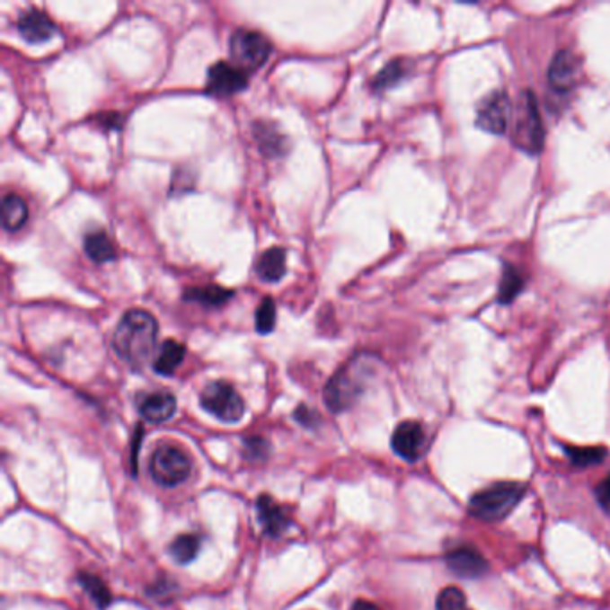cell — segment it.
<instances>
[{
    "instance_id": "cell-4",
    "label": "cell",
    "mask_w": 610,
    "mask_h": 610,
    "mask_svg": "<svg viewBox=\"0 0 610 610\" xmlns=\"http://www.w3.org/2000/svg\"><path fill=\"white\" fill-rule=\"evenodd\" d=\"M367 378V369L358 357L344 366L326 385L324 389V402L333 411H344L353 407L355 402L364 393Z\"/></svg>"
},
{
    "instance_id": "cell-11",
    "label": "cell",
    "mask_w": 610,
    "mask_h": 610,
    "mask_svg": "<svg viewBox=\"0 0 610 610\" xmlns=\"http://www.w3.org/2000/svg\"><path fill=\"white\" fill-rule=\"evenodd\" d=\"M245 86H247V74L231 63L217 61L208 70L206 90L211 95L229 97V95H234L245 90Z\"/></svg>"
},
{
    "instance_id": "cell-3",
    "label": "cell",
    "mask_w": 610,
    "mask_h": 610,
    "mask_svg": "<svg viewBox=\"0 0 610 610\" xmlns=\"http://www.w3.org/2000/svg\"><path fill=\"white\" fill-rule=\"evenodd\" d=\"M512 140L519 149L528 155H539L543 151L544 124L539 113L537 101L530 90H525L517 102Z\"/></svg>"
},
{
    "instance_id": "cell-7",
    "label": "cell",
    "mask_w": 610,
    "mask_h": 610,
    "mask_svg": "<svg viewBox=\"0 0 610 610\" xmlns=\"http://www.w3.org/2000/svg\"><path fill=\"white\" fill-rule=\"evenodd\" d=\"M201 405L224 422H238L245 413L243 400L227 382L209 384L201 393Z\"/></svg>"
},
{
    "instance_id": "cell-5",
    "label": "cell",
    "mask_w": 610,
    "mask_h": 610,
    "mask_svg": "<svg viewBox=\"0 0 610 610\" xmlns=\"http://www.w3.org/2000/svg\"><path fill=\"white\" fill-rule=\"evenodd\" d=\"M270 52L272 45L261 32L251 29H236L229 38L231 61L245 74L265 65Z\"/></svg>"
},
{
    "instance_id": "cell-9",
    "label": "cell",
    "mask_w": 610,
    "mask_h": 610,
    "mask_svg": "<svg viewBox=\"0 0 610 610\" xmlns=\"http://www.w3.org/2000/svg\"><path fill=\"white\" fill-rule=\"evenodd\" d=\"M446 564L451 573L467 580H478L489 571L487 559L478 548L471 544H462L458 548L449 550L446 553Z\"/></svg>"
},
{
    "instance_id": "cell-2",
    "label": "cell",
    "mask_w": 610,
    "mask_h": 610,
    "mask_svg": "<svg viewBox=\"0 0 610 610\" xmlns=\"http://www.w3.org/2000/svg\"><path fill=\"white\" fill-rule=\"evenodd\" d=\"M523 482H496L469 499V514L485 523H501L526 496Z\"/></svg>"
},
{
    "instance_id": "cell-13",
    "label": "cell",
    "mask_w": 610,
    "mask_h": 610,
    "mask_svg": "<svg viewBox=\"0 0 610 610\" xmlns=\"http://www.w3.org/2000/svg\"><path fill=\"white\" fill-rule=\"evenodd\" d=\"M16 31L27 43H43L57 32V27L43 11L27 9L18 16Z\"/></svg>"
},
{
    "instance_id": "cell-16",
    "label": "cell",
    "mask_w": 610,
    "mask_h": 610,
    "mask_svg": "<svg viewBox=\"0 0 610 610\" xmlns=\"http://www.w3.org/2000/svg\"><path fill=\"white\" fill-rule=\"evenodd\" d=\"M256 276L265 283H278L287 274V254L281 247L263 251L254 265Z\"/></svg>"
},
{
    "instance_id": "cell-1",
    "label": "cell",
    "mask_w": 610,
    "mask_h": 610,
    "mask_svg": "<svg viewBox=\"0 0 610 610\" xmlns=\"http://www.w3.org/2000/svg\"><path fill=\"white\" fill-rule=\"evenodd\" d=\"M158 323L146 310H129L122 315L113 333L115 353L133 369H140L156 348Z\"/></svg>"
},
{
    "instance_id": "cell-14",
    "label": "cell",
    "mask_w": 610,
    "mask_h": 610,
    "mask_svg": "<svg viewBox=\"0 0 610 610\" xmlns=\"http://www.w3.org/2000/svg\"><path fill=\"white\" fill-rule=\"evenodd\" d=\"M256 514L265 534L270 537L283 535L287 528L290 526V517L285 507H281L278 501H274L267 494H261L256 499Z\"/></svg>"
},
{
    "instance_id": "cell-8",
    "label": "cell",
    "mask_w": 610,
    "mask_h": 610,
    "mask_svg": "<svg viewBox=\"0 0 610 610\" xmlns=\"http://www.w3.org/2000/svg\"><path fill=\"white\" fill-rule=\"evenodd\" d=\"M510 97L505 90L491 92L485 99H482L476 111V124L487 133L503 135L508 128L510 119Z\"/></svg>"
},
{
    "instance_id": "cell-24",
    "label": "cell",
    "mask_w": 610,
    "mask_h": 610,
    "mask_svg": "<svg viewBox=\"0 0 610 610\" xmlns=\"http://www.w3.org/2000/svg\"><path fill=\"white\" fill-rule=\"evenodd\" d=\"M201 550V539L194 534L178 535L171 544V555L178 564H190Z\"/></svg>"
},
{
    "instance_id": "cell-15",
    "label": "cell",
    "mask_w": 610,
    "mask_h": 610,
    "mask_svg": "<svg viewBox=\"0 0 610 610\" xmlns=\"http://www.w3.org/2000/svg\"><path fill=\"white\" fill-rule=\"evenodd\" d=\"M176 407H178V403H176L174 394H171L167 391L146 394L138 403L140 415L147 422H165V420H169L176 413Z\"/></svg>"
},
{
    "instance_id": "cell-29",
    "label": "cell",
    "mask_w": 610,
    "mask_h": 610,
    "mask_svg": "<svg viewBox=\"0 0 610 610\" xmlns=\"http://www.w3.org/2000/svg\"><path fill=\"white\" fill-rule=\"evenodd\" d=\"M245 447H247V455H252L254 458H261L263 455H267V442L260 437L254 438H247L245 440Z\"/></svg>"
},
{
    "instance_id": "cell-18",
    "label": "cell",
    "mask_w": 610,
    "mask_h": 610,
    "mask_svg": "<svg viewBox=\"0 0 610 610\" xmlns=\"http://www.w3.org/2000/svg\"><path fill=\"white\" fill-rule=\"evenodd\" d=\"M185 346L178 340H165L158 351V357L153 364L155 371L162 376H171L176 373V369L183 364L185 358Z\"/></svg>"
},
{
    "instance_id": "cell-22",
    "label": "cell",
    "mask_w": 610,
    "mask_h": 610,
    "mask_svg": "<svg viewBox=\"0 0 610 610\" xmlns=\"http://www.w3.org/2000/svg\"><path fill=\"white\" fill-rule=\"evenodd\" d=\"M525 288V276L523 272L514 267V265H505L501 283H499V292H498V301L501 305L512 303L519 292Z\"/></svg>"
},
{
    "instance_id": "cell-6",
    "label": "cell",
    "mask_w": 610,
    "mask_h": 610,
    "mask_svg": "<svg viewBox=\"0 0 610 610\" xmlns=\"http://www.w3.org/2000/svg\"><path fill=\"white\" fill-rule=\"evenodd\" d=\"M149 469L156 483L164 487H176L189 480L192 473V462L183 449L165 444L155 451Z\"/></svg>"
},
{
    "instance_id": "cell-30",
    "label": "cell",
    "mask_w": 610,
    "mask_h": 610,
    "mask_svg": "<svg viewBox=\"0 0 610 610\" xmlns=\"http://www.w3.org/2000/svg\"><path fill=\"white\" fill-rule=\"evenodd\" d=\"M597 499L606 512H610V474L597 487Z\"/></svg>"
},
{
    "instance_id": "cell-28",
    "label": "cell",
    "mask_w": 610,
    "mask_h": 610,
    "mask_svg": "<svg viewBox=\"0 0 610 610\" xmlns=\"http://www.w3.org/2000/svg\"><path fill=\"white\" fill-rule=\"evenodd\" d=\"M437 610H473L467 604V598L464 595L462 589L449 586L444 588L438 597H437V604H435Z\"/></svg>"
},
{
    "instance_id": "cell-19",
    "label": "cell",
    "mask_w": 610,
    "mask_h": 610,
    "mask_svg": "<svg viewBox=\"0 0 610 610\" xmlns=\"http://www.w3.org/2000/svg\"><path fill=\"white\" fill-rule=\"evenodd\" d=\"M83 247L88 258L95 263H108V261H113L117 256L113 242L102 229L88 233L83 240Z\"/></svg>"
},
{
    "instance_id": "cell-33",
    "label": "cell",
    "mask_w": 610,
    "mask_h": 610,
    "mask_svg": "<svg viewBox=\"0 0 610 610\" xmlns=\"http://www.w3.org/2000/svg\"><path fill=\"white\" fill-rule=\"evenodd\" d=\"M353 610H382L376 604H373V602H367V600H358V602H355V606H353Z\"/></svg>"
},
{
    "instance_id": "cell-20",
    "label": "cell",
    "mask_w": 610,
    "mask_h": 610,
    "mask_svg": "<svg viewBox=\"0 0 610 610\" xmlns=\"http://www.w3.org/2000/svg\"><path fill=\"white\" fill-rule=\"evenodd\" d=\"M29 218L25 201L16 194H5L2 199V227L5 231H18Z\"/></svg>"
},
{
    "instance_id": "cell-21",
    "label": "cell",
    "mask_w": 610,
    "mask_h": 610,
    "mask_svg": "<svg viewBox=\"0 0 610 610\" xmlns=\"http://www.w3.org/2000/svg\"><path fill=\"white\" fill-rule=\"evenodd\" d=\"M233 297V292L217 285L209 287H192L185 292V299L190 303H199L203 306H220Z\"/></svg>"
},
{
    "instance_id": "cell-10",
    "label": "cell",
    "mask_w": 610,
    "mask_h": 610,
    "mask_svg": "<svg viewBox=\"0 0 610 610\" xmlns=\"http://www.w3.org/2000/svg\"><path fill=\"white\" fill-rule=\"evenodd\" d=\"M391 444L398 456H402L407 462H417L426 453L428 437L420 422L403 420L394 429Z\"/></svg>"
},
{
    "instance_id": "cell-32",
    "label": "cell",
    "mask_w": 610,
    "mask_h": 610,
    "mask_svg": "<svg viewBox=\"0 0 610 610\" xmlns=\"http://www.w3.org/2000/svg\"><path fill=\"white\" fill-rule=\"evenodd\" d=\"M122 115L120 113H102L99 117V122L106 124L110 129H119L122 126Z\"/></svg>"
},
{
    "instance_id": "cell-23",
    "label": "cell",
    "mask_w": 610,
    "mask_h": 610,
    "mask_svg": "<svg viewBox=\"0 0 610 610\" xmlns=\"http://www.w3.org/2000/svg\"><path fill=\"white\" fill-rule=\"evenodd\" d=\"M408 74V61L407 59H393L391 63H387L373 79L371 86L375 92H384L389 90L393 86H396L405 75Z\"/></svg>"
},
{
    "instance_id": "cell-31",
    "label": "cell",
    "mask_w": 610,
    "mask_h": 610,
    "mask_svg": "<svg viewBox=\"0 0 610 610\" xmlns=\"http://www.w3.org/2000/svg\"><path fill=\"white\" fill-rule=\"evenodd\" d=\"M296 419L299 420V424H305V426H312L314 422H315V413L310 410L308 407H305V405H301V407H297V410H296Z\"/></svg>"
},
{
    "instance_id": "cell-26",
    "label": "cell",
    "mask_w": 610,
    "mask_h": 610,
    "mask_svg": "<svg viewBox=\"0 0 610 610\" xmlns=\"http://www.w3.org/2000/svg\"><path fill=\"white\" fill-rule=\"evenodd\" d=\"M79 584L90 595V598L97 604V607L104 609L111 602V593H110L108 586L99 577L90 575V573H81Z\"/></svg>"
},
{
    "instance_id": "cell-25",
    "label": "cell",
    "mask_w": 610,
    "mask_h": 610,
    "mask_svg": "<svg viewBox=\"0 0 610 610\" xmlns=\"http://www.w3.org/2000/svg\"><path fill=\"white\" fill-rule=\"evenodd\" d=\"M566 455L570 456L575 467H591L602 464L607 458L609 451L602 446H582V447L568 446Z\"/></svg>"
},
{
    "instance_id": "cell-17",
    "label": "cell",
    "mask_w": 610,
    "mask_h": 610,
    "mask_svg": "<svg viewBox=\"0 0 610 610\" xmlns=\"http://www.w3.org/2000/svg\"><path fill=\"white\" fill-rule=\"evenodd\" d=\"M254 138L267 156H283L287 153V138L270 122L254 124Z\"/></svg>"
},
{
    "instance_id": "cell-27",
    "label": "cell",
    "mask_w": 610,
    "mask_h": 610,
    "mask_svg": "<svg viewBox=\"0 0 610 610\" xmlns=\"http://www.w3.org/2000/svg\"><path fill=\"white\" fill-rule=\"evenodd\" d=\"M276 326V303L270 297H265L261 305L256 308L254 328L260 335H269Z\"/></svg>"
},
{
    "instance_id": "cell-12",
    "label": "cell",
    "mask_w": 610,
    "mask_h": 610,
    "mask_svg": "<svg viewBox=\"0 0 610 610\" xmlns=\"http://www.w3.org/2000/svg\"><path fill=\"white\" fill-rule=\"evenodd\" d=\"M579 72H580V61L575 54H571L570 50L557 52L548 72L550 88L559 95L570 93L577 84Z\"/></svg>"
}]
</instances>
